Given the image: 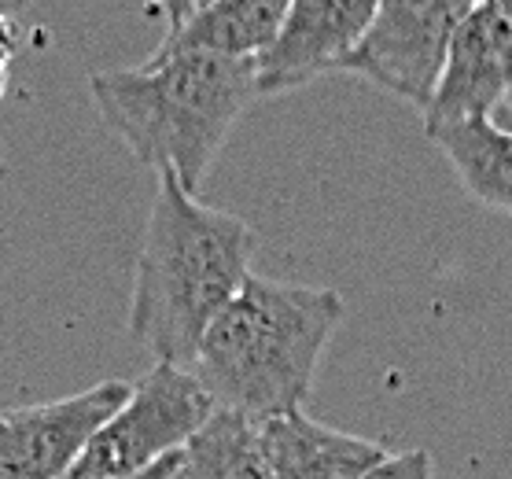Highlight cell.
Listing matches in <instances>:
<instances>
[{"instance_id": "7a4b0ae2", "label": "cell", "mask_w": 512, "mask_h": 479, "mask_svg": "<svg viewBox=\"0 0 512 479\" xmlns=\"http://www.w3.org/2000/svg\"><path fill=\"white\" fill-rule=\"evenodd\" d=\"M343 317L336 288L251 277L210 325L188 373L218 409L266 424L303 409Z\"/></svg>"}, {"instance_id": "2e32d148", "label": "cell", "mask_w": 512, "mask_h": 479, "mask_svg": "<svg viewBox=\"0 0 512 479\" xmlns=\"http://www.w3.org/2000/svg\"><path fill=\"white\" fill-rule=\"evenodd\" d=\"M181 465H185V454H174V457H166V461H159V465H152L148 472L129 476V479H174L177 472H181Z\"/></svg>"}, {"instance_id": "d6986e66", "label": "cell", "mask_w": 512, "mask_h": 479, "mask_svg": "<svg viewBox=\"0 0 512 479\" xmlns=\"http://www.w3.org/2000/svg\"><path fill=\"white\" fill-rule=\"evenodd\" d=\"M203 4H210V0H199V8H203Z\"/></svg>"}, {"instance_id": "5b68a950", "label": "cell", "mask_w": 512, "mask_h": 479, "mask_svg": "<svg viewBox=\"0 0 512 479\" xmlns=\"http://www.w3.org/2000/svg\"><path fill=\"white\" fill-rule=\"evenodd\" d=\"M476 4L479 0H380L373 26L343 74H358L384 93L428 111L457 30Z\"/></svg>"}, {"instance_id": "30bf717a", "label": "cell", "mask_w": 512, "mask_h": 479, "mask_svg": "<svg viewBox=\"0 0 512 479\" xmlns=\"http://www.w3.org/2000/svg\"><path fill=\"white\" fill-rule=\"evenodd\" d=\"M295 0H210L159 52H214L229 59L266 56L284 30Z\"/></svg>"}, {"instance_id": "8fae6325", "label": "cell", "mask_w": 512, "mask_h": 479, "mask_svg": "<svg viewBox=\"0 0 512 479\" xmlns=\"http://www.w3.org/2000/svg\"><path fill=\"white\" fill-rule=\"evenodd\" d=\"M454 163L461 185L494 211H512V133L494 118H461L424 129Z\"/></svg>"}, {"instance_id": "44dd1931", "label": "cell", "mask_w": 512, "mask_h": 479, "mask_svg": "<svg viewBox=\"0 0 512 479\" xmlns=\"http://www.w3.org/2000/svg\"><path fill=\"white\" fill-rule=\"evenodd\" d=\"M0 421H4V413H0Z\"/></svg>"}, {"instance_id": "52a82bcc", "label": "cell", "mask_w": 512, "mask_h": 479, "mask_svg": "<svg viewBox=\"0 0 512 479\" xmlns=\"http://www.w3.org/2000/svg\"><path fill=\"white\" fill-rule=\"evenodd\" d=\"M376 4L380 0H295L273 48L255 59L258 96H280L321 74H343L373 26Z\"/></svg>"}, {"instance_id": "277c9868", "label": "cell", "mask_w": 512, "mask_h": 479, "mask_svg": "<svg viewBox=\"0 0 512 479\" xmlns=\"http://www.w3.org/2000/svg\"><path fill=\"white\" fill-rule=\"evenodd\" d=\"M214 398L196 376L177 365H159L133 384V395L93 435L67 479H129L174 454H185L192 435L210 421Z\"/></svg>"}, {"instance_id": "4fadbf2b", "label": "cell", "mask_w": 512, "mask_h": 479, "mask_svg": "<svg viewBox=\"0 0 512 479\" xmlns=\"http://www.w3.org/2000/svg\"><path fill=\"white\" fill-rule=\"evenodd\" d=\"M365 479H435L428 450H406V454H387Z\"/></svg>"}, {"instance_id": "6da1fadb", "label": "cell", "mask_w": 512, "mask_h": 479, "mask_svg": "<svg viewBox=\"0 0 512 479\" xmlns=\"http://www.w3.org/2000/svg\"><path fill=\"white\" fill-rule=\"evenodd\" d=\"M255 233L244 218L207 207L174 174H159L133 273L129 336L159 365L192 369L199 343L244 292Z\"/></svg>"}, {"instance_id": "5bb4252c", "label": "cell", "mask_w": 512, "mask_h": 479, "mask_svg": "<svg viewBox=\"0 0 512 479\" xmlns=\"http://www.w3.org/2000/svg\"><path fill=\"white\" fill-rule=\"evenodd\" d=\"M155 4H159V12H163V19H166V37L177 34V30L199 12V0H155Z\"/></svg>"}, {"instance_id": "3957f363", "label": "cell", "mask_w": 512, "mask_h": 479, "mask_svg": "<svg viewBox=\"0 0 512 479\" xmlns=\"http://www.w3.org/2000/svg\"><path fill=\"white\" fill-rule=\"evenodd\" d=\"M89 93L137 163L199 192L247 104L258 100V67L214 52H155L137 71L93 74Z\"/></svg>"}, {"instance_id": "9c48e42d", "label": "cell", "mask_w": 512, "mask_h": 479, "mask_svg": "<svg viewBox=\"0 0 512 479\" xmlns=\"http://www.w3.org/2000/svg\"><path fill=\"white\" fill-rule=\"evenodd\" d=\"M258 432L277 479H365L387 457L380 443L336 432L303 409L258 424Z\"/></svg>"}, {"instance_id": "ffe728a7", "label": "cell", "mask_w": 512, "mask_h": 479, "mask_svg": "<svg viewBox=\"0 0 512 479\" xmlns=\"http://www.w3.org/2000/svg\"><path fill=\"white\" fill-rule=\"evenodd\" d=\"M174 479H185V476H181V472H177V476H174Z\"/></svg>"}, {"instance_id": "9a60e30c", "label": "cell", "mask_w": 512, "mask_h": 479, "mask_svg": "<svg viewBox=\"0 0 512 479\" xmlns=\"http://www.w3.org/2000/svg\"><path fill=\"white\" fill-rule=\"evenodd\" d=\"M15 48H19V34H15V26L8 15H0V67H8L15 56Z\"/></svg>"}, {"instance_id": "8992f818", "label": "cell", "mask_w": 512, "mask_h": 479, "mask_svg": "<svg viewBox=\"0 0 512 479\" xmlns=\"http://www.w3.org/2000/svg\"><path fill=\"white\" fill-rule=\"evenodd\" d=\"M133 395L126 380H100L78 395L23 406L0 421V479H67L118 409Z\"/></svg>"}, {"instance_id": "e0dca14e", "label": "cell", "mask_w": 512, "mask_h": 479, "mask_svg": "<svg viewBox=\"0 0 512 479\" xmlns=\"http://www.w3.org/2000/svg\"><path fill=\"white\" fill-rule=\"evenodd\" d=\"M494 122H498L501 129H509V133H512V89H509V96H505V104L498 107V115H494Z\"/></svg>"}, {"instance_id": "7c38bea8", "label": "cell", "mask_w": 512, "mask_h": 479, "mask_svg": "<svg viewBox=\"0 0 512 479\" xmlns=\"http://www.w3.org/2000/svg\"><path fill=\"white\" fill-rule=\"evenodd\" d=\"M185 479H277L269 468L262 432L229 409H214L210 421L185 446Z\"/></svg>"}, {"instance_id": "ac0fdd59", "label": "cell", "mask_w": 512, "mask_h": 479, "mask_svg": "<svg viewBox=\"0 0 512 479\" xmlns=\"http://www.w3.org/2000/svg\"><path fill=\"white\" fill-rule=\"evenodd\" d=\"M487 4H494V8H501L505 15H512V0H487Z\"/></svg>"}, {"instance_id": "ba28073f", "label": "cell", "mask_w": 512, "mask_h": 479, "mask_svg": "<svg viewBox=\"0 0 512 479\" xmlns=\"http://www.w3.org/2000/svg\"><path fill=\"white\" fill-rule=\"evenodd\" d=\"M512 89V15L479 0L454 37L443 82L424 111V129L494 118Z\"/></svg>"}]
</instances>
